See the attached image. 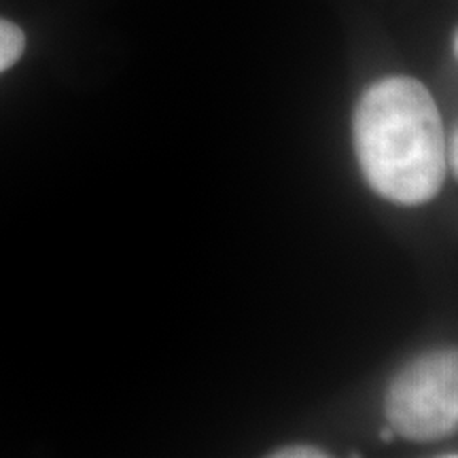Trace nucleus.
I'll return each mask as SVG.
<instances>
[{
	"label": "nucleus",
	"instance_id": "obj_5",
	"mask_svg": "<svg viewBox=\"0 0 458 458\" xmlns=\"http://www.w3.org/2000/svg\"><path fill=\"white\" fill-rule=\"evenodd\" d=\"M450 162L454 165L456 174H458V130L454 134V139H452V145H450Z\"/></svg>",
	"mask_w": 458,
	"mask_h": 458
},
{
	"label": "nucleus",
	"instance_id": "obj_6",
	"mask_svg": "<svg viewBox=\"0 0 458 458\" xmlns=\"http://www.w3.org/2000/svg\"><path fill=\"white\" fill-rule=\"evenodd\" d=\"M454 54L458 57V32H456V37H454Z\"/></svg>",
	"mask_w": 458,
	"mask_h": 458
},
{
	"label": "nucleus",
	"instance_id": "obj_2",
	"mask_svg": "<svg viewBox=\"0 0 458 458\" xmlns=\"http://www.w3.org/2000/svg\"><path fill=\"white\" fill-rule=\"evenodd\" d=\"M385 411L394 435L428 444L458 431V348L433 351L405 365L388 385Z\"/></svg>",
	"mask_w": 458,
	"mask_h": 458
},
{
	"label": "nucleus",
	"instance_id": "obj_1",
	"mask_svg": "<svg viewBox=\"0 0 458 458\" xmlns=\"http://www.w3.org/2000/svg\"><path fill=\"white\" fill-rule=\"evenodd\" d=\"M365 181L401 206L433 199L445 176V136L433 96L411 77H388L360 96L352 119Z\"/></svg>",
	"mask_w": 458,
	"mask_h": 458
},
{
	"label": "nucleus",
	"instance_id": "obj_3",
	"mask_svg": "<svg viewBox=\"0 0 458 458\" xmlns=\"http://www.w3.org/2000/svg\"><path fill=\"white\" fill-rule=\"evenodd\" d=\"M26 49V37L21 28L0 20V72H4L20 60Z\"/></svg>",
	"mask_w": 458,
	"mask_h": 458
},
{
	"label": "nucleus",
	"instance_id": "obj_4",
	"mask_svg": "<svg viewBox=\"0 0 458 458\" xmlns=\"http://www.w3.org/2000/svg\"><path fill=\"white\" fill-rule=\"evenodd\" d=\"M270 456H278V458H323V456H329V452L314 448V445H289V448L274 450Z\"/></svg>",
	"mask_w": 458,
	"mask_h": 458
}]
</instances>
